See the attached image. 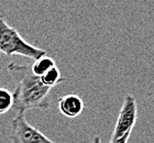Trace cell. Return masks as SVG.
Here are the masks:
<instances>
[{
	"label": "cell",
	"instance_id": "6da1fadb",
	"mask_svg": "<svg viewBox=\"0 0 154 143\" xmlns=\"http://www.w3.org/2000/svg\"><path fill=\"white\" fill-rule=\"evenodd\" d=\"M8 72L14 83L12 109L26 113L28 110H46L51 107V88L33 74L31 65L10 63Z\"/></svg>",
	"mask_w": 154,
	"mask_h": 143
},
{
	"label": "cell",
	"instance_id": "5b68a950",
	"mask_svg": "<svg viewBox=\"0 0 154 143\" xmlns=\"http://www.w3.org/2000/svg\"><path fill=\"white\" fill-rule=\"evenodd\" d=\"M58 109L63 116L69 119H74L83 113L85 104L83 99L76 94H68L62 96L58 100Z\"/></svg>",
	"mask_w": 154,
	"mask_h": 143
},
{
	"label": "cell",
	"instance_id": "277c9868",
	"mask_svg": "<svg viewBox=\"0 0 154 143\" xmlns=\"http://www.w3.org/2000/svg\"><path fill=\"white\" fill-rule=\"evenodd\" d=\"M138 119V104L132 95L127 94L123 98L121 109L116 121L110 139H119L125 134H131Z\"/></svg>",
	"mask_w": 154,
	"mask_h": 143
},
{
	"label": "cell",
	"instance_id": "ba28073f",
	"mask_svg": "<svg viewBox=\"0 0 154 143\" xmlns=\"http://www.w3.org/2000/svg\"><path fill=\"white\" fill-rule=\"evenodd\" d=\"M13 108L12 92L6 88L0 87V114L8 112Z\"/></svg>",
	"mask_w": 154,
	"mask_h": 143
},
{
	"label": "cell",
	"instance_id": "8992f818",
	"mask_svg": "<svg viewBox=\"0 0 154 143\" xmlns=\"http://www.w3.org/2000/svg\"><path fill=\"white\" fill-rule=\"evenodd\" d=\"M54 66H56L55 61L52 57L48 56V55H44V56L40 57L38 60L34 61V63L31 65V70H32L34 75H36L38 77H42L48 70H50Z\"/></svg>",
	"mask_w": 154,
	"mask_h": 143
},
{
	"label": "cell",
	"instance_id": "9c48e42d",
	"mask_svg": "<svg viewBox=\"0 0 154 143\" xmlns=\"http://www.w3.org/2000/svg\"><path fill=\"white\" fill-rule=\"evenodd\" d=\"M130 135L131 134H125V135L119 138V139H110L109 143H128Z\"/></svg>",
	"mask_w": 154,
	"mask_h": 143
},
{
	"label": "cell",
	"instance_id": "30bf717a",
	"mask_svg": "<svg viewBox=\"0 0 154 143\" xmlns=\"http://www.w3.org/2000/svg\"><path fill=\"white\" fill-rule=\"evenodd\" d=\"M93 143H101V140H100V138L98 135H95L93 139Z\"/></svg>",
	"mask_w": 154,
	"mask_h": 143
},
{
	"label": "cell",
	"instance_id": "3957f363",
	"mask_svg": "<svg viewBox=\"0 0 154 143\" xmlns=\"http://www.w3.org/2000/svg\"><path fill=\"white\" fill-rule=\"evenodd\" d=\"M11 143H57L30 124L23 112H18L11 121Z\"/></svg>",
	"mask_w": 154,
	"mask_h": 143
},
{
	"label": "cell",
	"instance_id": "7a4b0ae2",
	"mask_svg": "<svg viewBox=\"0 0 154 143\" xmlns=\"http://www.w3.org/2000/svg\"><path fill=\"white\" fill-rule=\"evenodd\" d=\"M0 53L11 56L18 54L31 60H38L46 55V51L30 44L16 29L0 17Z\"/></svg>",
	"mask_w": 154,
	"mask_h": 143
},
{
	"label": "cell",
	"instance_id": "52a82bcc",
	"mask_svg": "<svg viewBox=\"0 0 154 143\" xmlns=\"http://www.w3.org/2000/svg\"><path fill=\"white\" fill-rule=\"evenodd\" d=\"M42 80V83L44 84L48 88H53L54 86H57L58 84L65 82L64 77H62L61 70H58L57 66H54L50 70H48L46 73L42 77H40Z\"/></svg>",
	"mask_w": 154,
	"mask_h": 143
}]
</instances>
